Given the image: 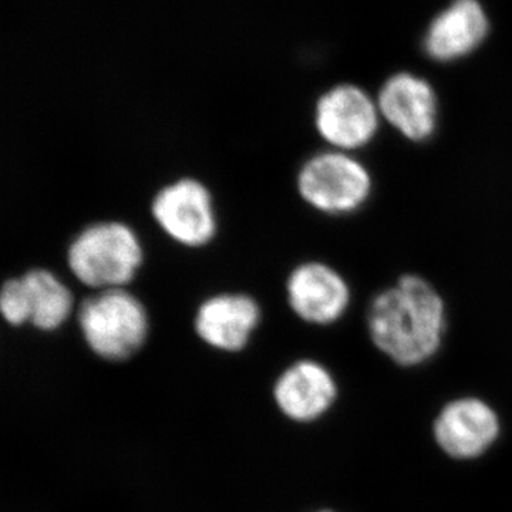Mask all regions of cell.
<instances>
[{"label": "cell", "mask_w": 512, "mask_h": 512, "mask_svg": "<svg viewBox=\"0 0 512 512\" xmlns=\"http://www.w3.org/2000/svg\"><path fill=\"white\" fill-rule=\"evenodd\" d=\"M261 322V306L251 295L224 292L198 306L194 328L202 342L222 352H239Z\"/></svg>", "instance_id": "obj_11"}, {"label": "cell", "mask_w": 512, "mask_h": 512, "mask_svg": "<svg viewBox=\"0 0 512 512\" xmlns=\"http://www.w3.org/2000/svg\"><path fill=\"white\" fill-rule=\"evenodd\" d=\"M501 420L493 406L480 397L464 396L441 407L433 423L437 446L454 460L483 457L497 443Z\"/></svg>", "instance_id": "obj_8"}, {"label": "cell", "mask_w": 512, "mask_h": 512, "mask_svg": "<svg viewBox=\"0 0 512 512\" xmlns=\"http://www.w3.org/2000/svg\"><path fill=\"white\" fill-rule=\"evenodd\" d=\"M380 116L400 136L426 143L440 123V101L433 84L419 74L397 72L387 77L376 96Z\"/></svg>", "instance_id": "obj_7"}, {"label": "cell", "mask_w": 512, "mask_h": 512, "mask_svg": "<svg viewBox=\"0 0 512 512\" xmlns=\"http://www.w3.org/2000/svg\"><path fill=\"white\" fill-rule=\"evenodd\" d=\"M151 215L168 238L202 248L217 235V215L207 185L192 177L164 185L151 201Z\"/></svg>", "instance_id": "obj_6"}, {"label": "cell", "mask_w": 512, "mask_h": 512, "mask_svg": "<svg viewBox=\"0 0 512 512\" xmlns=\"http://www.w3.org/2000/svg\"><path fill=\"white\" fill-rule=\"evenodd\" d=\"M289 308L303 322L329 326L345 318L352 288L338 269L322 261L296 265L286 279Z\"/></svg>", "instance_id": "obj_9"}, {"label": "cell", "mask_w": 512, "mask_h": 512, "mask_svg": "<svg viewBox=\"0 0 512 512\" xmlns=\"http://www.w3.org/2000/svg\"><path fill=\"white\" fill-rule=\"evenodd\" d=\"M275 402L286 417L309 423L329 412L338 399V383L328 367L316 360L293 363L275 383Z\"/></svg>", "instance_id": "obj_12"}, {"label": "cell", "mask_w": 512, "mask_h": 512, "mask_svg": "<svg viewBox=\"0 0 512 512\" xmlns=\"http://www.w3.org/2000/svg\"><path fill=\"white\" fill-rule=\"evenodd\" d=\"M20 278L28 296L30 325L45 332L59 329L73 309L70 289L46 268L29 269Z\"/></svg>", "instance_id": "obj_13"}, {"label": "cell", "mask_w": 512, "mask_h": 512, "mask_svg": "<svg viewBox=\"0 0 512 512\" xmlns=\"http://www.w3.org/2000/svg\"><path fill=\"white\" fill-rule=\"evenodd\" d=\"M77 320L87 346L111 362L128 359L146 343V306L126 288L94 292L80 305Z\"/></svg>", "instance_id": "obj_4"}, {"label": "cell", "mask_w": 512, "mask_h": 512, "mask_svg": "<svg viewBox=\"0 0 512 512\" xmlns=\"http://www.w3.org/2000/svg\"><path fill=\"white\" fill-rule=\"evenodd\" d=\"M447 319L446 302L436 286L407 274L372 299L366 325L380 353L396 365L417 367L440 352Z\"/></svg>", "instance_id": "obj_1"}, {"label": "cell", "mask_w": 512, "mask_h": 512, "mask_svg": "<svg viewBox=\"0 0 512 512\" xmlns=\"http://www.w3.org/2000/svg\"><path fill=\"white\" fill-rule=\"evenodd\" d=\"M318 512H333V511H318Z\"/></svg>", "instance_id": "obj_15"}, {"label": "cell", "mask_w": 512, "mask_h": 512, "mask_svg": "<svg viewBox=\"0 0 512 512\" xmlns=\"http://www.w3.org/2000/svg\"><path fill=\"white\" fill-rule=\"evenodd\" d=\"M383 120L376 97L353 83L330 87L315 103L313 126L333 150L355 154L372 144Z\"/></svg>", "instance_id": "obj_5"}, {"label": "cell", "mask_w": 512, "mask_h": 512, "mask_svg": "<svg viewBox=\"0 0 512 512\" xmlns=\"http://www.w3.org/2000/svg\"><path fill=\"white\" fill-rule=\"evenodd\" d=\"M144 261L143 245L130 225L100 221L84 227L67 248V266L94 291L126 288Z\"/></svg>", "instance_id": "obj_2"}, {"label": "cell", "mask_w": 512, "mask_h": 512, "mask_svg": "<svg viewBox=\"0 0 512 512\" xmlns=\"http://www.w3.org/2000/svg\"><path fill=\"white\" fill-rule=\"evenodd\" d=\"M299 197L329 217L356 214L372 198L375 181L356 154L326 148L313 154L296 175Z\"/></svg>", "instance_id": "obj_3"}, {"label": "cell", "mask_w": 512, "mask_h": 512, "mask_svg": "<svg viewBox=\"0 0 512 512\" xmlns=\"http://www.w3.org/2000/svg\"><path fill=\"white\" fill-rule=\"evenodd\" d=\"M490 18L480 0H451L427 26L423 50L437 63L473 55L490 35Z\"/></svg>", "instance_id": "obj_10"}, {"label": "cell", "mask_w": 512, "mask_h": 512, "mask_svg": "<svg viewBox=\"0 0 512 512\" xmlns=\"http://www.w3.org/2000/svg\"><path fill=\"white\" fill-rule=\"evenodd\" d=\"M0 312L3 319L12 326L29 323V303L22 278H10L0 289Z\"/></svg>", "instance_id": "obj_14"}]
</instances>
